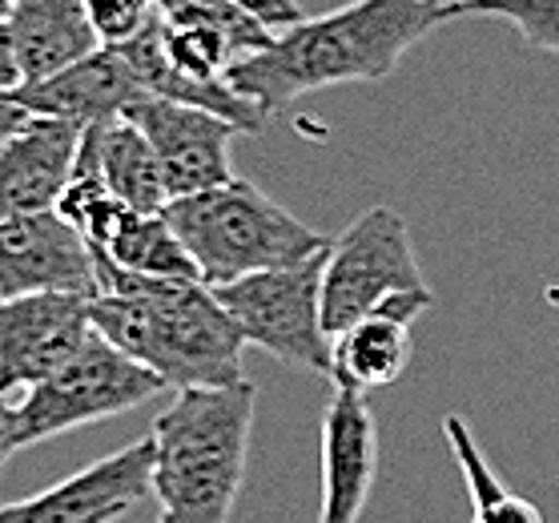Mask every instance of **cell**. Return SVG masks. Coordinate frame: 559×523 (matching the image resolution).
<instances>
[{
    "label": "cell",
    "instance_id": "obj_25",
    "mask_svg": "<svg viewBox=\"0 0 559 523\" xmlns=\"http://www.w3.org/2000/svg\"><path fill=\"white\" fill-rule=\"evenodd\" d=\"M0 90H21V64H16L13 37L4 21H0Z\"/></svg>",
    "mask_w": 559,
    "mask_h": 523
},
{
    "label": "cell",
    "instance_id": "obj_2",
    "mask_svg": "<svg viewBox=\"0 0 559 523\" xmlns=\"http://www.w3.org/2000/svg\"><path fill=\"white\" fill-rule=\"evenodd\" d=\"M97 298L93 331L133 362L150 367L174 391L242 383L246 338L217 302L214 286L198 278H145L93 250Z\"/></svg>",
    "mask_w": 559,
    "mask_h": 523
},
{
    "label": "cell",
    "instance_id": "obj_20",
    "mask_svg": "<svg viewBox=\"0 0 559 523\" xmlns=\"http://www.w3.org/2000/svg\"><path fill=\"white\" fill-rule=\"evenodd\" d=\"M463 16L508 21L527 49L559 57V0H443V25Z\"/></svg>",
    "mask_w": 559,
    "mask_h": 523
},
{
    "label": "cell",
    "instance_id": "obj_15",
    "mask_svg": "<svg viewBox=\"0 0 559 523\" xmlns=\"http://www.w3.org/2000/svg\"><path fill=\"white\" fill-rule=\"evenodd\" d=\"M4 25L21 64V85H37L102 49L85 0H13Z\"/></svg>",
    "mask_w": 559,
    "mask_h": 523
},
{
    "label": "cell",
    "instance_id": "obj_14",
    "mask_svg": "<svg viewBox=\"0 0 559 523\" xmlns=\"http://www.w3.org/2000/svg\"><path fill=\"white\" fill-rule=\"evenodd\" d=\"M13 93L33 117H61V121H76L85 129L126 117L133 105L150 97L121 49H97L85 61L69 64L37 85H21Z\"/></svg>",
    "mask_w": 559,
    "mask_h": 523
},
{
    "label": "cell",
    "instance_id": "obj_19",
    "mask_svg": "<svg viewBox=\"0 0 559 523\" xmlns=\"http://www.w3.org/2000/svg\"><path fill=\"white\" fill-rule=\"evenodd\" d=\"M443 435L459 463V472H463V484H467L471 523H544V515H539L532 499L511 491L496 475V467L487 463L484 447H479V439H475V431L467 427L463 415H447Z\"/></svg>",
    "mask_w": 559,
    "mask_h": 523
},
{
    "label": "cell",
    "instance_id": "obj_21",
    "mask_svg": "<svg viewBox=\"0 0 559 523\" xmlns=\"http://www.w3.org/2000/svg\"><path fill=\"white\" fill-rule=\"evenodd\" d=\"M85 16L102 49H121L157 21V0H85Z\"/></svg>",
    "mask_w": 559,
    "mask_h": 523
},
{
    "label": "cell",
    "instance_id": "obj_13",
    "mask_svg": "<svg viewBox=\"0 0 559 523\" xmlns=\"http://www.w3.org/2000/svg\"><path fill=\"white\" fill-rule=\"evenodd\" d=\"M85 126L61 117H33L0 150V222L57 210L69 190Z\"/></svg>",
    "mask_w": 559,
    "mask_h": 523
},
{
    "label": "cell",
    "instance_id": "obj_26",
    "mask_svg": "<svg viewBox=\"0 0 559 523\" xmlns=\"http://www.w3.org/2000/svg\"><path fill=\"white\" fill-rule=\"evenodd\" d=\"M9 9H13V0H0V21H9Z\"/></svg>",
    "mask_w": 559,
    "mask_h": 523
},
{
    "label": "cell",
    "instance_id": "obj_3",
    "mask_svg": "<svg viewBox=\"0 0 559 523\" xmlns=\"http://www.w3.org/2000/svg\"><path fill=\"white\" fill-rule=\"evenodd\" d=\"M254 383L178 391L153 423V496L157 523H229L242 496L254 427Z\"/></svg>",
    "mask_w": 559,
    "mask_h": 523
},
{
    "label": "cell",
    "instance_id": "obj_1",
    "mask_svg": "<svg viewBox=\"0 0 559 523\" xmlns=\"http://www.w3.org/2000/svg\"><path fill=\"white\" fill-rule=\"evenodd\" d=\"M435 25H443V0H350L274 33L266 49L234 64L226 81L274 117L306 93L379 85Z\"/></svg>",
    "mask_w": 559,
    "mask_h": 523
},
{
    "label": "cell",
    "instance_id": "obj_5",
    "mask_svg": "<svg viewBox=\"0 0 559 523\" xmlns=\"http://www.w3.org/2000/svg\"><path fill=\"white\" fill-rule=\"evenodd\" d=\"M431 302L435 294L415 258L407 217L391 205H370L326 250L322 322L331 338L367 314H386L415 326V319L431 310Z\"/></svg>",
    "mask_w": 559,
    "mask_h": 523
},
{
    "label": "cell",
    "instance_id": "obj_6",
    "mask_svg": "<svg viewBox=\"0 0 559 523\" xmlns=\"http://www.w3.org/2000/svg\"><path fill=\"white\" fill-rule=\"evenodd\" d=\"M166 383L93 331L57 375L16 399V451L150 403Z\"/></svg>",
    "mask_w": 559,
    "mask_h": 523
},
{
    "label": "cell",
    "instance_id": "obj_4",
    "mask_svg": "<svg viewBox=\"0 0 559 523\" xmlns=\"http://www.w3.org/2000/svg\"><path fill=\"white\" fill-rule=\"evenodd\" d=\"M166 222L198 262L205 286H222L258 270L298 266L331 250L326 234L306 226L302 217H294L286 205L242 178L169 202Z\"/></svg>",
    "mask_w": 559,
    "mask_h": 523
},
{
    "label": "cell",
    "instance_id": "obj_22",
    "mask_svg": "<svg viewBox=\"0 0 559 523\" xmlns=\"http://www.w3.org/2000/svg\"><path fill=\"white\" fill-rule=\"evenodd\" d=\"M229 4H238V9H246L250 16H258L270 33H282V28H290V25H298V21H306V13H302V4H298V0H229Z\"/></svg>",
    "mask_w": 559,
    "mask_h": 523
},
{
    "label": "cell",
    "instance_id": "obj_16",
    "mask_svg": "<svg viewBox=\"0 0 559 523\" xmlns=\"http://www.w3.org/2000/svg\"><path fill=\"white\" fill-rule=\"evenodd\" d=\"M81 145L93 157V166L117 202H126L129 210H141V214H162L169 205L162 162L153 154L150 138L129 117L90 126Z\"/></svg>",
    "mask_w": 559,
    "mask_h": 523
},
{
    "label": "cell",
    "instance_id": "obj_27",
    "mask_svg": "<svg viewBox=\"0 0 559 523\" xmlns=\"http://www.w3.org/2000/svg\"><path fill=\"white\" fill-rule=\"evenodd\" d=\"M0 302H4V294H0Z\"/></svg>",
    "mask_w": 559,
    "mask_h": 523
},
{
    "label": "cell",
    "instance_id": "obj_18",
    "mask_svg": "<svg viewBox=\"0 0 559 523\" xmlns=\"http://www.w3.org/2000/svg\"><path fill=\"white\" fill-rule=\"evenodd\" d=\"M93 250H102L109 262H117L121 270H133V274H145V278H198L202 282L198 262H193L190 250L181 246V238L166 222V210H162V214L126 210L121 222H117L114 238L105 246H93Z\"/></svg>",
    "mask_w": 559,
    "mask_h": 523
},
{
    "label": "cell",
    "instance_id": "obj_12",
    "mask_svg": "<svg viewBox=\"0 0 559 523\" xmlns=\"http://www.w3.org/2000/svg\"><path fill=\"white\" fill-rule=\"evenodd\" d=\"M322 499L314 523H358L379 472V427L362 391L334 387L322 415Z\"/></svg>",
    "mask_w": 559,
    "mask_h": 523
},
{
    "label": "cell",
    "instance_id": "obj_24",
    "mask_svg": "<svg viewBox=\"0 0 559 523\" xmlns=\"http://www.w3.org/2000/svg\"><path fill=\"white\" fill-rule=\"evenodd\" d=\"M16 399L21 395L0 387V472L16 455Z\"/></svg>",
    "mask_w": 559,
    "mask_h": 523
},
{
    "label": "cell",
    "instance_id": "obj_9",
    "mask_svg": "<svg viewBox=\"0 0 559 523\" xmlns=\"http://www.w3.org/2000/svg\"><path fill=\"white\" fill-rule=\"evenodd\" d=\"M126 117L150 138L153 154L162 162L169 202L217 190V186L238 178L229 145L242 129L229 126L226 117L210 114V109H193V105L157 102V97H145Z\"/></svg>",
    "mask_w": 559,
    "mask_h": 523
},
{
    "label": "cell",
    "instance_id": "obj_11",
    "mask_svg": "<svg viewBox=\"0 0 559 523\" xmlns=\"http://www.w3.org/2000/svg\"><path fill=\"white\" fill-rule=\"evenodd\" d=\"M0 294H90L97 298V262L85 234L57 210L0 222Z\"/></svg>",
    "mask_w": 559,
    "mask_h": 523
},
{
    "label": "cell",
    "instance_id": "obj_23",
    "mask_svg": "<svg viewBox=\"0 0 559 523\" xmlns=\"http://www.w3.org/2000/svg\"><path fill=\"white\" fill-rule=\"evenodd\" d=\"M28 121H33V114L21 105V97H16L13 90H0V150H4Z\"/></svg>",
    "mask_w": 559,
    "mask_h": 523
},
{
    "label": "cell",
    "instance_id": "obj_17",
    "mask_svg": "<svg viewBox=\"0 0 559 523\" xmlns=\"http://www.w3.org/2000/svg\"><path fill=\"white\" fill-rule=\"evenodd\" d=\"M411 362V326L394 322L386 314H367V319L350 322L346 331L331 338V379L334 387H350V391H382V387L399 383V375Z\"/></svg>",
    "mask_w": 559,
    "mask_h": 523
},
{
    "label": "cell",
    "instance_id": "obj_7",
    "mask_svg": "<svg viewBox=\"0 0 559 523\" xmlns=\"http://www.w3.org/2000/svg\"><path fill=\"white\" fill-rule=\"evenodd\" d=\"M322 266L326 254L282 270H258L214 286L246 346L282 358L310 375H331V334L322 322Z\"/></svg>",
    "mask_w": 559,
    "mask_h": 523
},
{
    "label": "cell",
    "instance_id": "obj_10",
    "mask_svg": "<svg viewBox=\"0 0 559 523\" xmlns=\"http://www.w3.org/2000/svg\"><path fill=\"white\" fill-rule=\"evenodd\" d=\"M150 472L153 439L145 435L138 443L121 447L37 496L4 503L0 523H117L133 503H141L153 491Z\"/></svg>",
    "mask_w": 559,
    "mask_h": 523
},
{
    "label": "cell",
    "instance_id": "obj_8",
    "mask_svg": "<svg viewBox=\"0 0 559 523\" xmlns=\"http://www.w3.org/2000/svg\"><path fill=\"white\" fill-rule=\"evenodd\" d=\"M90 294H21L0 302V387L25 395L90 343Z\"/></svg>",
    "mask_w": 559,
    "mask_h": 523
}]
</instances>
